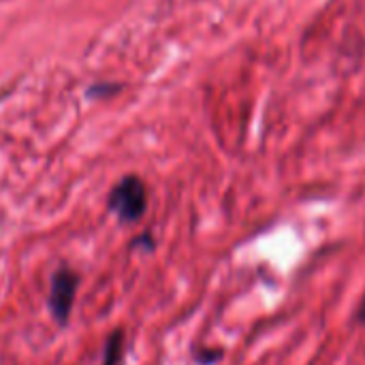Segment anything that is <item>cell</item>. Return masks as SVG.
Returning <instances> with one entry per match:
<instances>
[{
    "label": "cell",
    "mask_w": 365,
    "mask_h": 365,
    "mask_svg": "<svg viewBox=\"0 0 365 365\" xmlns=\"http://www.w3.org/2000/svg\"><path fill=\"white\" fill-rule=\"evenodd\" d=\"M107 210L122 227L137 225L148 212V188L139 175H124L113 184L107 197Z\"/></svg>",
    "instance_id": "cell-1"
},
{
    "label": "cell",
    "mask_w": 365,
    "mask_h": 365,
    "mask_svg": "<svg viewBox=\"0 0 365 365\" xmlns=\"http://www.w3.org/2000/svg\"><path fill=\"white\" fill-rule=\"evenodd\" d=\"M81 287V276L68 265H60L49 278V295L47 308L58 327H66L71 323V314L75 308V297Z\"/></svg>",
    "instance_id": "cell-2"
},
{
    "label": "cell",
    "mask_w": 365,
    "mask_h": 365,
    "mask_svg": "<svg viewBox=\"0 0 365 365\" xmlns=\"http://www.w3.org/2000/svg\"><path fill=\"white\" fill-rule=\"evenodd\" d=\"M126 364V334L124 329H113L103 342V361L101 365Z\"/></svg>",
    "instance_id": "cell-3"
},
{
    "label": "cell",
    "mask_w": 365,
    "mask_h": 365,
    "mask_svg": "<svg viewBox=\"0 0 365 365\" xmlns=\"http://www.w3.org/2000/svg\"><path fill=\"white\" fill-rule=\"evenodd\" d=\"M118 92H120V83H115V81H98V83L90 86L88 96L90 98H109V96H113Z\"/></svg>",
    "instance_id": "cell-4"
},
{
    "label": "cell",
    "mask_w": 365,
    "mask_h": 365,
    "mask_svg": "<svg viewBox=\"0 0 365 365\" xmlns=\"http://www.w3.org/2000/svg\"><path fill=\"white\" fill-rule=\"evenodd\" d=\"M222 351L220 349H197L195 351V361L199 365H214L216 361H220L222 359Z\"/></svg>",
    "instance_id": "cell-5"
},
{
    "label": "cell",
    "mask_w": 365,
    "mask_h": 365,
    "mask_svg": "<svg viewBox=\"0 0 365 365\" xmlns=\"http://www.w3.org/2000/svg\"><path fill=\"white\" fill-rule=\"evenodd\" d=\"M133 246H135V248H143V250L152 252V250L156 248V242H154L152 233H141V235H137V237L133 240Z\"/></svg>",
    "instance_id": "cell-6"
},
{
    "label": "cell",
    "mask_w": 365,
    "mask_h": 365,
    "mask_svg": "<svg viewBox=\"0 0 365 365\" xmlns=\"http://www.w3.org/2000/svg\"><path fill=\"white\" fill-rule=\"evenodd\" d=\"M355 323H357V325H361V327H365V295L361 297L359 306H357V312H355Z\"/></svg>",
    "instance_id": "cell-7"
}]
</instances>
